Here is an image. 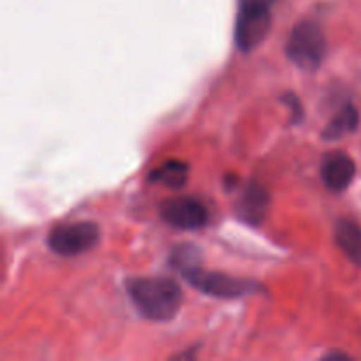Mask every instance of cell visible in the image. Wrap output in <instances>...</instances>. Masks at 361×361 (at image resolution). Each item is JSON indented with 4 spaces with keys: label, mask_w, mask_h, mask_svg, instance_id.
<instances>
[{
    "label": "cell",
    "mask_w": 361,
    "mask_h": 361,
    "mask_svg": "<svg viewBox=\"0 0 361 361\" xmlns=\"http://www.w3.org/2000/svg\"><path fill=\"white\" fill-rule=\"evenodd\" d=\"M126 288L137 312L150 321H171L182 307V288L173 279L136 277L126 281Z\"/></svg>",
    "instance_id": "6da1fadb"
},
{
    "label": "cell",
    "mask_w": 361,
    "mask_h": 361,
    "mask_svg": "<svg viewBox=\"0 0 361 361\" xmlns=\"http://www.w3.org/2000/svg\"><path fill=\"white\" fill-rule=\"evenodd\" d=\"M274 0H242L235 27L238 49L249 53L256 49L270 34Z\"/></svg>",
    "instance_id": "7a4b0ae2"
},
{
    "label": "cell",
    "mask_w": 361,
    "mask_h": 361,
    "mask_svg": "<svg viewBox=\"0 0 361 361\" xmlns=\"http://www.w3.org/2000/svg\"><path fill=\"white\" fill-rule=\"evenodd\" d=\"M286 55L302 71H316L326 55V37L314 21H302L289 34Z\"/></svg>",
    "instance_id": "3957f363"
},
{
    "label": "cell",
    "mask_w": 361,
    "mask_h": 361,
    "mask_svg": "<svg viewBox=\"0 0 361 361\" xmlns=\"http://www.w3.org/2000/svg\"><path fill=\"white\" fill-rule=\"evenodd\" d=\"M180 274L192 288L204 293V295L214 296V298H242V296L254 295L259 289L256 282L203 270V268H200V264L185 268Z\"/></svg>",
    "instance_id": "277c9868"
},
{
    "label": "cell",
    "mask_w": 361,
    "mask_h": 361,
    "mask_svg": "<svg viewBox=\"0 0 361 361\" xmlns=\"http://www.w3.org/2000/svg\"><path fill=\"white\" fill-rule=\"evenodd\" d=\"M99 228L94 222H73L53 228L48 235V247L59 256H80L97 245Z\"/></svg>",
    "instance_id": "5b68a950"
},
{
    "label": "cell",
    "mask_w": 361,
    "mask_h": 361,
    "mask_svg": "<svg viewBox=\"0 0 361 361\" xmlns=\"http://www.w3.org/2000/svg\"><path fill=\"white\" fill-rule=\"evenodd\" d=\"M161 217L166 224L176 229L190 231V229L204 228L210 221L207 207L196 197H173L161 203Z\"/></svg>",
    "instance_id": "8992f818"
},
{
    "label": "cell",
    "mask_w": 361,
    "mask_h": 361,
    "mask_svg": "<svg viewBox=\"0 0 361 361\" xmlns=\"http://www.w3.org/2000/svg\"><path fill=\"white\" fill-rule=\"evenodd\" d=\"M356 175V164L344 152H331L323 159L321 178L324 185L334 192H344L353 183Z\"/></svg>",
    "instance_id": "52a82bcc"
},
{
    "label": "cell",
    "mask_w": 361,
    "mask_h": 361,
    "mask_svg": "<svg viewBox=\"0 0 361 361\" xmlns=\"http://www.w3.org/2000/svg\"><path fill=\"white\" fill-rule=\"evenodd\" d=\"M270 207V194L259 182H249L236 203V214L243 222L250 226H259L267 219Z\"/></svg>",
    "instance_id": "ba28073f"
},
{
    "label": "cell",
    "mask_w": 361,
    "mask_h": 361,
    "mask_svg": "<svg viewBox=\"0 0 361 361\" xmlns=\"http://www.w3.org/2000/svg\"><path fill=\"white\" fill-rule=\"evenodd\" d=\"M335 242L353 264L361 268V226L358 222L342 219L335 226Z\"/></svg>",
    "instance_id": "9c48e42d"
},
{
    "label": "cell",
    "mask_w": 361,
    "mask_h": 361,
    "mask_svg": "<svg viewBox=\"0 0 361 361\" xmlns=\"http://www.w3.org/2000/svg\"><path fill=\"white\" fill-rule=\"evenodd\" d=\"M189 178V166L182 161H168L161 168L154 169L148 175V180L169 187V189H182Z\"/></svg>",
    "instance_id": "30bf717a"
},
{
    "label": "cell",
    "mask_w": 361,
    "mask_h": 361,
    "mask_svg": "<svg viewBox=\"0 0 361 361\" xmlns=\"http://www.w3.org/2000/svg\"><path fill=\"white\" fill-rule=\"evenodd\" d=\"M360 123V113L353 104H345L342 111L328 123L326 129L323 130V140L335 141L344 137L345 134L355 133Z\"/></svg>",
    "instance_id": "8fae6325"
},
{
    "label": "cell",
    "mask_w": 361,
    "mask_h": 361,
    "mask_svg": "<svg viewBox=\"0 0 361 361\" xmlns=\"http://www.w3.org/2000/svg\"><path fill=\"white\" fill-rule=\"evenodd\" d=\"M284 102L291 104V111L295 113V116H293V123H298L303 116V109H302V104H300V99L296 97L295 94H289L284 97Z\"/></svg>",
    "instance_id": "7c38bea8"
}]
</instances>
